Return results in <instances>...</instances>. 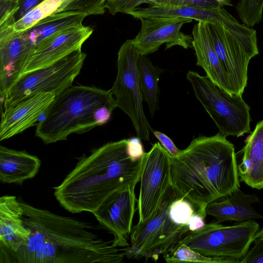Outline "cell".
<instances>
[{
    "instance_id": "cell-14",
    "label": "cell",
    "mask_w": 263,
    "mask_h": 263,
    "mask_svg": "<svg viewBox=\"0 0 263 263\" xmlns=\"http://www.w3.org/2000/svg\"><path fill=\"white\" fill-rule=\"evenodd\" d=\"M135 188L116 192L107 198L93 213L100 226L114 237L115 247H127L132 230L134 216L137 208Z\"/></svg>"
},
{
    "instance_id": "cell-34",
    "label": "cell",
    "mask_w": 263,
    "mask_h": 263,
    "mask_svg": "<svg viewBox=\"0 0 263 263\" xmlns=\"http://www.w3.org/2000/svg\"><path fill=\"white\" fill-rule=\"evenodd\" d=\"M44 1L45 0H20L18 2V9L14 16L15 22L20 20Z\"/></svg>"
},
{
    "instance_id": "cell-31",
    "label": "cell",
    "mask_w": 263,
    "mask_h": 263,
    "mask_svg": "<svg viewBox=\"0 0 263 263\" xmlns=\"http://www.w3.org/2000/svg\"><path fill=\"white\" fill-rule=\"evenodd\" d=\"M127 150L130 157L134 160L141 159L145 154L141 139L138 137L127 139Z\"/></svg>"
},
{
    "instance_id": "cell-1",
    "label": "cell",
    "mask_w": 263,
    "mask_h": 263,
    "mask_svg": "<svg viewBox=\"0 0 263 263\" xmlns=\"http://www.w3.org/2000/svg\"><path fill=\"white\" fill-rule=\"evenodd\" d=\"M143 157L132 159L127 139L108 142L78 158L74 168L53 195L61 206L71 213H93L114 193L135 188L140 181Z\"/></svg>"
},
{
    "instance_id": "cell-27",
    "label": "cell",
    "mask_w": 263,
    "mask_h": 263,
    "mask_svg": "<svg viewBox=\"0 0 263 263\" xmlns=\"http://www.w3.org/2000/svg\"><path fill=\"white\" fill-rule=\"evenodd\" d=\"M167 263L194 262L205 263H226L222 259L206 257L184 244L176 246L171 251L163 255Z\"/></svg>"
},
{
    "instance_id": "cell-33",
    "label": "cell",
    "mask_w": 263,
    "mask_h": 263,
    "mask_svg": "<svg viewBox=\"0 0 263 263\" xmlns=\"http://www.w3.org/2000/svg\"><path fill=\"white\" fill-rule=\"evenodd\" d=\"M182 6L205 10H214L223 7L217 0H183Z\"/></svg>"
},
{
    "instance_id": "cell-11",
    "label": "cell",
    "mask_w": 263,
    "mask_h": 263,
    "mask_svg": "<svg viewBox=\"0 0 263 263\" xmlns=\"http://www.w3.org/2000/svg\"><path fill=\"white\" fill-rule=\"evenodd\" d=\"M208 25L215 50L235 92L242 96L247 85L249 62L259 51L246 45L223 23Z\"/></svg>"
},
{
    "instance_id": "cell-3",
    "label": "cell",
    "mask_w": 263,
    "mask_h": 263,
    "mask_svg": "<svg viewBox=\"0 0 263 263\" xmlns=\"http://www.w3.org/2000/svg\"><path fill=\"white\" fill-rule=\"evenodd\" d=\"M117 108L110 90L70 86L57 95L36 125L35 136L46 144L65 140L106 124Z\"/></svg>"
},
{
    "instance_id": "cell-4",
    "label": "cell",
    "mask_w": 263,
    "mask_h": 263,
    "mask_svg": "<svg viewBox=\"0 0 263 263\" xmlns=\"http://www.w3.org/2000/svg\"><path fill=\"white\" fill-rule=\"evenodd\" d=\"M20 201L24 215L35 222L57 247L59 263H121L126 257L125 249L99 237L89 223Z\"/></svg>"
},
{
    "instance_id": "cell-18",
    "label": "cell",
    "mask_w": 263,
    "mask_h": 263,
    "mask_svg": "<svg viewBox=\"0 0 263 263\" xmlns=\"http://www.w3.org/2000/svg\"><path fill=\"white\" fill-rule=\"evenodd\" d=\"M31 49V45L21 33L0 30L1 98L20 76Z\"/></svg>"
},
{
    "instance_id": "cell-35",
    "label": "cell",
    "mask_w": 263,
    "mask_h": 263,
    "mask_svg": "<svg viewBox=\"0 0 263 263\" xmlns=\"http://www.w3.org/2000/svg\"><path fill=\"white\" fill-rule=\"evenodd\" d=\"M183 0H149L148 4L157 6H182Z\"/></svg>"
},
{
    "instance_id": "cell-29",
    "label": "cell",
    "mask_w": 263,
    "mask_h": 263,
    "mask_svg": "<svg viewBox=\"0 0 263 263\" xmlns=\"http://www.w3.org/2000/svg\"><path fill=\"white\" fill-rule=\"evenodd\" d=\"M149 0H106L105 9L112 15L118 13L127 14L138 8L143 4H148Z\"/></svg>"
},
{
    "instance_id": "cell-23",
    "label": "cell",
    "mask_w": 263,
    "mask_h": 263,
    "mask_svg": "<svg viewBox=\"0 0 263 263\" xmlns=\"http://www.w3.org/2000/svg\"><path fill=\"white\" fill-rule=\"evenodd\" d=\"M41 165L36 156L0 146V181L3 183L21 185L35 176Z\"/></svg>"
},
{
    "instance_id": "cell-5",
    "label": "cell",
    "mask_w": 263,
    "mask_h": 263,
    "mask_svg": "<svg viewBox=\"0 0 263 263\" xmlns=\"http://www.w3.org/2000/svg\"><path fill=\"white\" fill-rule=\"evenodd\" d=\"M180 194L173 185L156 213L143 222H138L130 235V245L125 248L127 258L144 257L156 261L160 255L174 249L190 229L175 223L170 218L168 210Z\"/></svg>"
},
{
    "instance_id": "cell-25",
    "label": "cell",
    "mask_w": 263,
    "mask_h": 263,
    "mask_svg": "<svg viewBox=\"0 0 263 263\" xmlns=\"http://www.w3.org/2000/svg\"><path fill=\"white\" fill-rule=\"evenodd\" d=\"M138 69L142 99L147 103L153 118L159 108V81L164 70L154 66L146 55H142L139 58Z\"/></svg>"
},
{
    "instance_id": "cell-15",
    "label": "cell",
    "mask_w": 263,
    "mask_h": 263,
    "mask_svg": "<svg viewBox=\"0 0 263 263\" xmlns=\"http://www.w3.org/2000/svg\"><path fill=\"white\" fill-rule=\"evenodd\" d=\"M136 19L152 16H175L191 18L198 22H220L244 41L254 40L255 30L239 23L223 7L214 10L202 9L187 6H157L137 8L127 13Z\"/></svg>"
},
{
    "instance_id": "cell-8",
    "label": "cell",
    "mask_w": 263,
    "mask_h": 263,
    "mask_svg": "<svg viewBox=\"0 0 263 263\" xmlns=\"http://www.w3.org/2000/svg\"><path fill=\"white\" fill-rule=\"evenodd\" d=\"M86 54L79 50L47 67L20 76L1 98L2 110L40 93L56 96L72 85Z\"/></svg>"
},
{
    "instance_id": "cell-6",
    "label": "cell",
    "mask_w": 263,
    "mask_h": 263,
    "mask_svg": "<svg viewBox=\"0 0 263 263\" xmlns=\"http://www.w3.org/2000/svg\"><path fill=\"white\" fill-rule=\"evenodd\" d=\"M186 79L220 135L238 137L251 133L250 107L241 95L227 92L207 76H201L194 71L187 72Z\"/></svg>"
},
{
    "instance_id": "cell-10",
    "label": "cell",
    "mask_w": 263,
    "mask_h": 263,
    "mask_svg": "<svg viewBox=\"0 0 263 263\" xmlns=\"http://www.w3.org/2000/svg\"><path fill=\"white\" fill-rule=\"evenodd\" d=\"M140 182L137 208L139 222H143L156 213L173 185L171 156L160 142L145 153Z\"/></svg>"
},
{
    "instance_id": "cell-37",
    "label": "cell",
    "mask_w": 263,
    "mask_h": 263,
    "mask_svg": "<svg viewBox=\"0 0 263 263\" xmlns=\"http://www.w3.org/2000/svg\"><path fill=\"white\" fill-rule=\"evenodd\" d=\"M223 6L228 5L232 6L231 0H217Z\"/></svg>"
},
{
    "instance_id": "cell-12",
    "label": "cell",
    "mask_w": 263,
    "mask_h": 263,
    "mask_svg": "<svg viewBox=\"0 0 263 263\" xmlns=\"http://www.w3.org/2000/svg\"><path fill=\"white\" fill-rule=\"evenodd\" d=\"M92 32L90 26L82 25L65 28L46 37L31 49L19 77L47 67L81 50L82 45Z\"/></svg>"
},
{
    "instance_id": "cell-7",
    "label": "cell",
    "mask_w": 263,
    "mask_h": 263,
    "mask_svg": "<svg viewBox=\"0 0 263 263\" xmlns=\"http://www.w3.org/2000/svg\"><path fill=\"white\" fill-rule=\"evenodd\" d=\"M258 229L255 220L232 226L210 223L188 233L175 247L184 244L206 257L222 259L226 263H240Z\"/></svg>"
},
{
    "instance_id": "cell-38",
    "label": "cell",
    "mask_w": 263,
    "mask_h": 263,
    "mask_svg": "<svg viewBox=\"0 0 263 263\" xmlns=\"http://www.w3.org/2000/svg\"><path fill=\"white\" fill-rule=\"evenodd\" d=\"M9 1H20V0H9Z\"/></svg>"
},
{
    "instance_id": "cell-26",
    "label": "cell",
    "mask_w": 263,
    "mask_h": 263,
    "mask_svg": "<svg viewBox=\"0 0 263 263\" xmlns=\"http://www.w3.org/2000/svg\"><path fill=\"white\" fill-rule=\"evenodd\" d=\"M65 1L45 0L8 28L13 33H22L41 20L55 12Z\"/></svg>"
},
{
    "instance_id": "cell-24",
    "label": "cell",
    "mask_w": 263,
    "mask_h": 263,
    "mask_svg": "<svg viewBox=\"0 0 263 263\" xmlns=\"http://www.w3.org/2000/svg\"><path fill=\"white\" fill-rule=\"evenodd\" d=\"M86 16L77 12H54L22 32V36L30 44L32 49L43 40L58 31L83 25V21Z\"/></svg>"
},
{
    "instance_id": "cell-19",
    "label": "cell",
    "mask_w": 263,
    "mask_h": 263,
    "mask_svg": "<svg viewBox=\"0 0 263 263\" xmlns=\"http://www.w3.org/2000/svg\"><path fill=\"white\" fill-rule=\"evenodd\" d=\"M193 47L196 65L201 67L206 76L217 86L228 92L235 93L230 79L215 50L208 23L199 22L192 30Z\"/></svg>"
},
{
    "instance_id": "cell-28",
    "label": "cell",
    "mask_w": 263,
    "mask_h": 263,
    "mask_svg": "<svg viewBox=\"0 0 263 263\" xmlns=\"http://www.w3.org/2000/svg\"><path fill=\"white\" fill-rule=\"evenodd\" d=\"M236 8L240 19L248 27H253L262 21L263 0H240Z\"/></svg>"
},
{
    "instance_id": "cell-16",
    "label": "cell",
    "mask_w": 263,
    "mask_h": 263,
    "mask_svg": "<svg viewBox=\"0 0 263 263\" xmlns=\"http://www.w3.org/2000/svg\"><path fill=\"white\" fill-rule=\"evenodd\" d=\"M24 210L16 196L0 198V262H8L10 256L17 252L28 239L30 230L23 219Z\"/></svg>"
},
{
    "instance_id": "cell-32",
    "label": "cell",
    "mask_w": 263,
    "mask_h": 263,
    "mask_svg": "<svg viewBox=\"0 0 263 263\" xmlns=\"http://www.w3.org/2000/svg\"><path fill=\"white\" fill-rule=\"evenodd\" d=\"M153 134L159 140L161 145L168 152L172 157L179 155L181 150L179 149L170 138L164 134L154 130Z\"/></svg>"
},
{
    "instance_id": "cell-22",
    "label": "cell",
    "mask_w": 263,
    "mask_h": 263,
    "mask_svg": "<svg viewBox=\"0 0 263 263\" xmlns=\"http://www.w3.org/2000/svg\"><path fill=\"white\" fill-rule=\"evenodd\" d=\"M241 162L238 165L240 180L253 189L263 188V120L245 140Z\"/></svg>"
},
{
    "instance_id": "cell-9",
    "label": "cell",
    "mask_w": 263,
    "mask_h": 263,
    "mask_svg": "<svg viewBox=\"0 0 263 263\" xmlns=\"http://www.w3.org/2000/svg\"><path fill=\"white\" fill-rule=\"evenodd\" d=\"M140 53L131 40L120 47L117 59V74L110 89L117 107L130 119L137 137L149 141L153 133L145 115L139 82L138 62Z\"/></svg>"
},
{
    "instance_id": "cell-13",
    "label": "cell",
    "mask_w": 263,
    "mask_h": 263,
    "mask_svg": "<svg viewBox=\"0 0 263 263\" xmlns=\"http://www.w3.org/2000/svg\"><path fill=\"white\" fill-rule=\"evenodd\" d=\"M141 27L132 43L142 55L157 51L165 44L167 49L174 46L184 49L193 47V37L181 31L185 23L191 18L175 16H152L140 19Z\"/></svg>"
},
{
    "instance_id": "cell-20",
    "label": "cell",
    "mask_w": 263,
    "mask_h": 263,
    "mask_svg": "<svg viewBox=\"0 0 263 263\" xmlns=\"http://www.w3.org/2000/svg\"><path fill=\"white\" fill-rule=\"evenodd\" d=\"M258 197L254 194L243 193L240 189L230 195L209 203L206 213L215 217L218 223L234 221L238 222L263 219L252 204L259 202Z\"/></svg>"
},
{
    "instance_id": "cell-17",
    "label": "cell",
    "mask_w": 263,
    "mask_h": 263,
    "mask_svg": "<svg viewBox=\"0 0 263 263\" xmlns=\"http://www.w3.org/2000/svg\"><path fill=\"white\" fill-rule=\"evenodd\" d=\"M55 97L52 93H38L3 110L0 140L9 139L34 126Z\"/></svg>"
},
{
    "instance_id": "cell-21",
    "label": "cell",
    "mask_w": 263,
    "mask_h": 263,
    "mask_svg": "<svg viewBox=\"0 0 263 263\" xmlns=\"http://www.w3.org/2000/svg\"><path fill=\"white\" fill-rule=\"evenodd\" d=\"M25 225L31 233L28 240L10 258L19 263H59L58 250L44 231L31 219L24 215Z\"/></svg>"
},
{
    "instance_id": "cell-2",
    "label": "cell",
    "mask_w": 263,
    "mask_h": 263,
    "mask_svg": "<svg viewBox=\"0 0 263 263\" xmlns=\"http://www.w3.org/2000/svg\"><path fill=\"white\" fill-rule=\"evenodd\" d=\"M171 172L180 194L204 207L240 189L234 146L219 133L194 138L178 155L171 156Z\"/></svg>"
},
{
    "instance_id": "cell-36",
    "label": "cell",
    "mask_w": 263,
    "mask_h": 263,
    "mask_svg": "<svg viewBox=\"0 0 263 263\" xmlns=\"http://www.w3.org/2000/svg\"><path fill=\"white\" fill-rule=\"evenodd\" d=\"M257 238H263V228L258 230L255 234L254 239L255 240Z\"/></svg>"
},
{
    "instance_id": "cell-30",
    "label": "cell",
    "mask_w": 263,
    "mask_h": 263,
    "mask_svg": "<svg viewBox=\"0 0 263 263\" xmlns=\"http://www.w3.org/2000/svg\"><path fill=\"white\" fill-rule=\"evenodd\" d=\"M254 246L248 250L240 263H263V238L254 240Z\"/></svg>"
}]
</instances>
